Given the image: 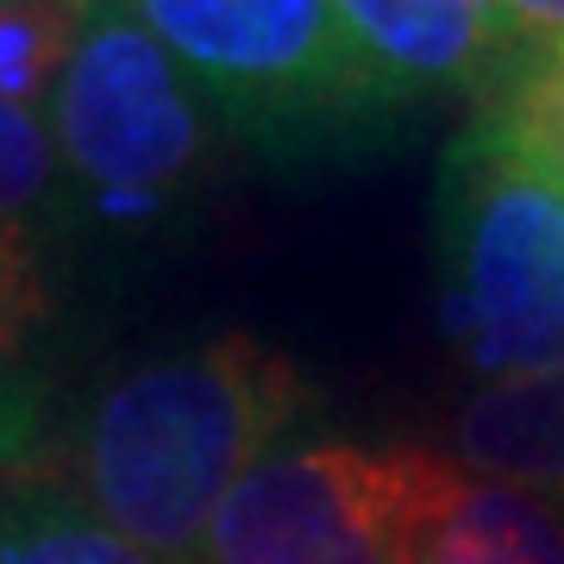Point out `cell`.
<instances>
[{
    "label": "cell",
    "instance_id": "obj_1",
    "mask_svg": "<svg viewBox=\"0 0 564 564\" xmlns=\"http://www.w3.org/2000/svg\"><path fill=\"white\" fill-rule=\"evenodd\" d=\"M314 389L276 345L220 333L126 370L82 408L63 477L113 533L163 564H195L214 508L276 452Z\"/></svg>",
    "mask_w": 564,
    "mask_h": 564
},
{
    "label": "cell",
    "instance_id": "obj_2",
    "mask_svg": "<svg viewBox=\"0 0 564 564\" xmlns=\"http://www.w3.org/2000/svg\"><path fill=\"white\" fill-rule=\"evenodd\" d=\"M440 321L484 383L564 364V182L496 107L445 151Z\"/></svg>",
    "mask_w": 564,
    "mask_h": 564
},
{
    "label": "cell",
    "instance_id": "obj_3",
    "mask_svg": "<svg viewBox=\"0 0 564 564\" xmlns=\"http://www.w3.org/2000/svg\"><path fill=\"white\" fill-rule=\"evenodd\" d=\"M182 63L226 132L270 158L351 151L395 120V95L333 0H113Z\"/></svg>",
    "mask_w": 564,
    "mask_h": 564
},
{
    "label": "cell",
    "instance_id": "obj_4",
    "mask_svg": "<svg viewBox=\"0 0 564 564\" xmlns=\"http://www.w3.org/2000/svg\"><path fill=\"white\" fill-rule=\"evenodd\" d=\"M44 113L69 188L120 220L182 202L226 132L182 63L113 0H82Z\"/></svg>",
    "mask_w": 564,
    "mask_h": 564
},
{
    "label": "cell",
    "instance_id": "obj_5",
    "mask_svg": "<svg viewBox=\"0 0 564 564\" xmlns=\"http://www.w3.org/2000/svg\"><path fill=\"white\" fill-rule=\"evenodd\" d=\"M440 470L421 445H276L226 489L195 564H414Z\"/></svg>",
    "mask_w": 564,
    "mask_h": 564
},
{
    "label": "cell",
    "instance_id": "obj_6",
    "mask_svg": "<svg viewBox=\"0 0 564 564\" xmlns=\"http://www.w3.org/2000/svg\"><path fill=\"white\" fill-rule=\"evenodd\" d=\"M333 7L402 107L440 95L489 101L496 82L521 63L496 0H333Z\"/></svg>",
    "mask_w": 564,
    "mask_h": 564
},
{
    "label": "cell",
    "instance_id": "obj_7",
    "mask_svg": "<svg viewBox=\"0 0 564 564\" xmlns=\"http://www.w3.org/2000/svg\"><path fill=\"white\" fill-rule=\"evenodd\" d=\"M414 564H564V508L533 489L470 477L445 458L421 514Z\"/></svg>",
    "mask_w": 564,
    "mask_h": 564
},
{
    "label": "cell",
    "instance_id": "obj_8",
    "mask_svg": "<svg viewBox=\"0 0 564 564\" xmlns=\"http://www.w3.org/2000/svg\"><path fill=\"white\" fill-rule=\"evenodd\" d=\"M452 464L564 508V364L477 389L452 421Z\"/></svg>",
    "mask_w": 564,
    "mask_h": 564
},
{
    "label": "cell",
    "instance_id": "obj_9",
    "mask_svg": "<svg viewBox=\"0 0 564 564\" xmlns=\"http://www.w3.org/2000/svg\"><path fill=\"white\" fill-rule=\"evenodd\" d=\"M0 564H163L82 502L44 458L0 470Z\"/></svg>",
    "mask_w": 564,
    "mask_h": 564
},
{
    "label": "cell",
    "instance_id": "obj_10",
    "mask_svg": "<svg viewBox=\"0 0 564 564\" xmlns=\"http://www.w3.org/2000/svg\"><path fill=\"white\" fill-rule=\"evenodd\" d=\"M51 326V276L25 226H0V470L39 458V339Z\"/></svg>",
    "mask_w": 564,
    "mask_h": 564
},
{
    "label": "cell",
    "instance_id": "obj_11",
    "mask_svg": "<svg viewBox=\"0 0 564 564\" xmlns=\"http://www.w3.org/2000/svg\"><path fill=\"white\" fill-rule=\"evenodd\" d=\"M63 151L44 101H20L0 88V226H25L63 202Z\"/></svg>",
    "mask_w": 564,
    "mask_h": 564
},
{
    "label": "cell",
    "instance_id": "obj_12",
    "mask_svg": "<svg viewBox=\"0 0 564 564\" xmlns=\"http://www.w3.org/2000/svg\"><path fill=\"white\" fill-rule=\"evenodd\" d=\"M82 0H0V88L20 101H44L69 51Z\"/></svg>",
    "mask_w": 564,
    "mask_h": 564
},
{
    "label": "cell",
    "instance_id": "obj_13",
    "mask_svg": "<svg viewBox=\"0 0 564 564\" xmlns=\"http://www.w3.org/2000/svg\"><path fill=\"white\" fill-rule=\"evenodd\" d=\"M477 107H496L514 139L533 151L540 163H552L564 182V51H540V57H521L496 82V95Z\"/></svg>",
    "mask_w": 564,
    "mask_h": 564
},
{
    "label": "cell",
    "instance_id": "obj_14",
    "mask_svg": "<svg viewBox=\"0 0 564 564\" xmlns=\"http://www.w3.org/2000/svg\"><path fill=\"white\" fill-rule=\"evenodd\" d=\"M496 13H502L521 57H540V51L564 44V0H496Z\"/></svg>",
    "mask_w": 564,
    "mask_h": 564
},
{
    "label": "cell",
    "instance_id": "obj_15",
    "mask_svg": "<svg viewBox=\"0 0 564 564\" xmlns=\"http://www.w3.org/2000/svg\"><path fill=\"white\" fill-rule=\"evenodd\" d=\"M558 51H564V44H558Z\"/></svg>",
    "mask_w": 564,
    "mask_h": 564
}]
</instances>
